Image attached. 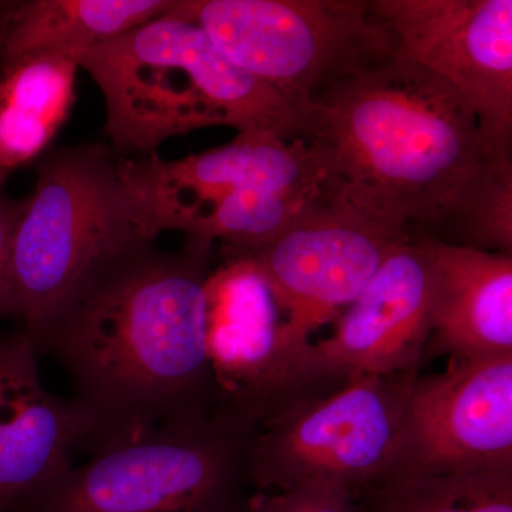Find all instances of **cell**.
<instances>
[{"instance_id":"1","label":"cell","mask_w":512,"mask_h":512,"mask_svg":"<svg viewBox=\"0 0 512 512\" xmlns=\"http://www.w3.org/2000/svg\"><path fill=\"white\" fill-rule=\"evenodd\" d=\"M211 251L140 241L101 266L26 333L72 384L92 420L90 451L137 431L210 419L225 409L208 349Z\"/></svg>"},{"instance_id":"2","label":"cell","mask_w":512,"mask_h":512,"mask_svg":"<svg viewBox=\"0 0 512 512\" xmlns=\"http://www.w3.org/2000/svg\"><path fill=\"white\" fill-rule=\"evenodd\" d=\"M306 120L322 200L393 237L439 238L503 161L450 84L397 57L323 93Z\"/></svg>"},{"instance_id":"3","label":"cell","mask_w":512,"mask_h":512,"mask_svg":"<svg viewBox=\"0 0 512 512\" xmlns=\"http://www.w3.org/2000/svg\"><path fill=\"white\" fill-rule=\"evenodd\" d=\"M168 10L80 57L79 69L103 94L104 131L117 156H151L168 138L212 126L306 137L305 114Z\"/></svg>"},{"instance_id":"4","label":"cell","mask_w":512,"mask_h":512,"mask_svg":"<svg viewBox=\"0 0 512 512\" xmlns=\"http://www.w3.org/2000/svg\"><path fill=\"white\" fill-rule=\"evenodd\" d=\"M258 423L210 419L137 431L90 451L8 512H248Z\"/></svg>"},{"instance_id":"5","label":"cell","mask_w":512,"mask_h":512,"mask_svg":"<svg viewBox=\"0 0 512 512\" xmlns=\"http://www.w3.org/2000/svg\"><path fill=\"white\" fill-rule=\"evenodd\" d=\"M121 160L109 144L50 148L36 161L8 261L12 318L26 333L70 301L138 232ZM148 242V241H147Z\"/></svg>"},{"instance_id":"6","label":"cell","mask_w":512,"mask_h":512,"mask_svg":"<svg viewBox=\"0 0 512 512\" xmlns=\"http://www.w3.org/2000/svg\"><path fill=\"white\" fill-rule=\"evenodd\" d=\"M241 69L301 113L332 87L396 56L372 0H174Z\"/></svg>"},{"instance_id":"7","label":"cell","mask_w":512,"mask_h":512,"mask_svg":"<svg viewBox=\"0 0 512 512\" xmlns=\"http://www.w3.org/2000/svg\"><path fill=\"white\" fill-rule=\"evenodd\" d=\"M419 373L360 377L266 414L252 440L255 491L329 483L357 498L375 487L392 461L407 392Z\"/></svg>"},{"instance_id":"8","label":"cell","mask_w":512,"mask_h":512,"mask_svg":"<svg viewBox=\"0 0 512 512\" xmlns=\"http://www.w3.org/2000/svg\"><path fill=\"white\" fill-rule=\"evenodd\" d=\"M431 289L429 252L414 235L390 252L339 315L335 332L299 353L266 413L335 392L360 377L420 372L431 332Z\"/></svg>"},{"instance_id":"9","label":"cell","mask_w":512,"mask_h":512,"mask_svg":"<svg viewBox=\"0 0 512 512\" xmlns=\"http://www.w3.org/2000/svg\"><path fill=\"white\" fill-rule=\"evenodd\" d=\"M490 471H512V355L450 359L443 372L419 373L377 485Z\"/></svg>"},{"instance_id":"10","label":"cell","mask_w":512,"mask_h":512,"mask_svg":"<svg viewBox=\"0 0 512 512\" xmlns=\"http://www.w3.org/2000/svg\"><path fill=\"white\" fill-rule=\"evenodd\" d=\"M397 59L436 74L473 109L491 156L512 160V0H372Z\"/></svg>"},{"instance_id":"11","label":"cell","mask_w":512,"mask_h":512,"mask_svg":"<svg viewBox=\"0 0 512 512\" xmlns=\"http://www.w3.org/2000/svg\"><path fill=\"white\" fill-rule=\"evenodd\" d=\"M121 177L138 232L148 242L167 231L185 237L235 191L286 192L319 200L318 171L302 140L238 134L227 146L165 161L157 154L123 158Z\"/></svg>"},{"instance_id":"12","label":"cell","mask_w":512,"mask_h":512,"mask_svg":"<svg viewBox=\"0 0 512 512\" xmlns=\"http://www.w3.org/2000/svg\"><path fill=\"white\" fill-rule=\"evenodd\" d=\"M412 238V237H410ZM393 237L319 200L284 232L247 254L286 316L296 349L355 302L387 256Z\"/></svg>"},{"instance_id":"13","label":"cell","mask_w":512,"mask_h":512,"mask_svg":"<svg viewBox=\"0 0 512 512\" xmlns=\"http://www.w3.org/2000/svg\"><path fill=\"white\" fill-rule=\"evenodd\" d=\"M208 349L218 389L228 409L264 416L301 350L286 316L254 265L228 258L210 275Z\"/></svg>"},{"instance_id":"14","label":"cell","mask_w":512,"mask_h":512,"mask_svg":"<svg viewBox=\"0 0 512 512\" xmlns=\"http://www.w3.org/2000/svg\"><path fill=\"white\" fill-rule=\"evenodd\" d=\"M23 332L0 335V512L72 466L92 447V420L72 397L50 393Z\"/></svg>"},{"instance_id":"15","label":"cell","mask_w":512,"mask_h":512,"mask_svg":"<svg viewBox=\"0 0 512 512\" xmlns=\"http://www.w3.org/2000/svg\"><path fill=\"white\" fill-rule=\"evenodd\" d=\"M416 237L429 252L433 278L431 332L421 366L441 356L512 355V254Z\"/></svg>"},{"instance_id":"16","label":"cell","mask_w":512,"mask_h":512,"mask_svg":"<svg viewBox=\"0 0 512 512\" xmlns=\"http://www.w3.org/2000/svg\"><path fill=\"white\" fill-rule=\"evenodd\" d=\"M174 0H23L0 3V72L36 57H80L164 15Z\"/></svg>"},{"instance_id":"17","label":"cell","mask_w":512,"mask_h":512,"mask_svg":"<svg viewBox=\"0 0 512 512\" xmlns=\"http://www.w3.org/2000/svg\"><path fill=\"white\" fill-rule=\"evenodd\" d=\"M79 60L53 55L0 72V174L36 163L49 150L74 104Z\"/></svg>"},{"instance_id":"18","label":"cell","mask_w":512,"mask_h":512,"mask_svg":"<svg viewBox=\"0 0 512 512\" xmlns=\"http://www.w3.org/2000/svg\"><path fill=\"white\" fill-rule=\"evenodd\" d=\"M356 501L360 512H512V471L393 481Z\"/></svg>"},{"instance_id":"19","label":"cell","mask_w":512,"mask_h":512,"mask_svg":"<svg viewBox=\"0 0 512 512\" xmlns=\"http://www.w3.org/2000/svg\"><path fill=\"white\" fill-rule=\"evenodd\" d=\"M437 241L512 254V161H494Z\"/></svg>"},{"instance_id":"20","label":"cell","mask_w":512,"mask_h":512,"mask_svg":"<svg viewBox=\"0 0 512 512\" xmlns=\"http://www.w3.org/2000/svg\"><path fill=\"white\" fill-rule=\"evenodd\" d=\"M248 512H359L355 497L345 488L308 483L279 493L255 491Z\"/></svg>"},{"instance_id":"21","label":"cell","mask_w":512,"mask_h":512,"mask_svg":"<svg viewBox=\"0 0 512 512\" xmlns=\"http://www.w3.org/2000/svg\"><path fill=\"white\" fill-rule=\"evenodd\" d=\"M25 207V198L13 200L0 194V320L12 318L8 288V261L13 232Z\"/></svg>"},{"instance_id":"22","label":"cell","mask_w":512,"mask_h":512,"mask_svg":"<svg viewBox=\"0 0 512 512\" xmlns=\"http://www.w3.org/2000/svg\"><path fill=\"white\" fill-rule=\"evenodd\" d=\"M6 178H8V175L0 174V187L5 183Z\"/></svg>"},{"instance_id":"23","label":"cell","mask_w":512,"mask_h":512,"mask_svg":"<svg viewBox=\"0 0 512 512\" xmlns=\"http://www.w3.org/2000/svg\"><path fill=\"white\" fill-rule=\"evenodd\" d=\"M360 512V511H359Z\"/></svg>"}]
</instances>
